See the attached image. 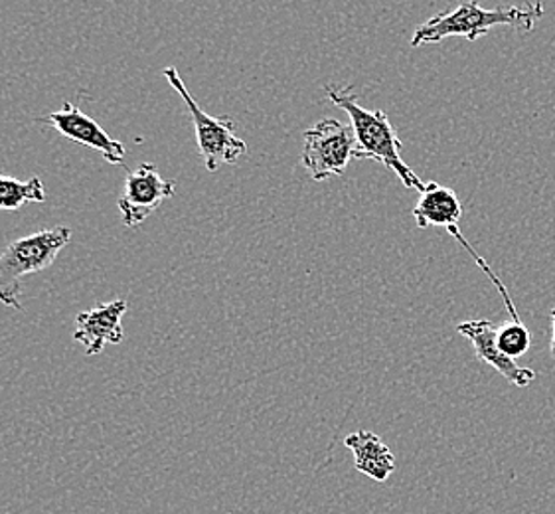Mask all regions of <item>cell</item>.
Masks as SVG:
<instances>
[{
	"label": "cell",
	"instance_id": "cell-1",
	"mask_svg": "<svg viewBox=\"0 0 555 514\" xmlns=\"http://www.w3.org/2000/svg\"><path fill=\"white\" fill-rule=\"evenodd\" d=\"M326 95L336 107L345 110L350 117V125L356 134V158H370L374 163H379L382 167L393 170L403 187L425 191L422 179L401 158L400 137L389 124L386 113L379 110H364L358 103V95L348 88L338 90L334 86H326Z\"/></svg>",
	"mask_w": 555,
	"mask_h": 514
},
{
	"label": "cell",
	"instance_id": "cell-2",
	"mask_svg": "<svg viewBox=\"0 0 555 514\" xmlns=\"http://www.w3.org/2000/svg\"><path fill=\"white\" fill-rule=\"evenodd\" d=\"M542 16L544 9L540 2L532 7L482 9L475 0H461L455 11L441 12L422 24L413 34L411 46L439 44L451 36H463L468 42H477L494 26H512L520 33H532L533 23Z\"/></svg>",
	"mask_w": 555,
	"mask_h": 514
},
{
	"label": "cell",
	"instance_id": "cell-3",
	"mask_svg": "<svg viewBox=\"0 0 555 514\" xmlns=\"http://www.w3.org/2000/svg\"><path fill=\"white\" fill-rule=\"evenodd\" d=\"M72 230L56 226L12 242L0 254V303L11 309H23L21 291L26 275L40 273L54 264L57 254L69 244Z\"/></svg>",
	"mask_w": 555,
	"mask_h": 514
},
{
	"label": "cell",
	"instance_id": "cell-4",
	"mask_svg": "<svg viewBox=\"0 0 555 514\" xmlns=\"http://www.w3.org/2000/svg\"><path fill=\"white\" fill-rule=\"evenodd\" d=\"M165 78L177 90L189 107L190 117L196 129V141L206 170L216 172L222 165H234L247 153L244 139L235 134V124L230 117H211L201 110V105L190 95L184 81L178 76L177 67H165Z\"/></svg>",
	"mask_w": 555,
	"mask_h": 514
},
{
	"label": "cell",
	"instance_id": "cell-5",
	"mask_svg": "<svg viewBox=\"0 0 555 514\" xmlns=\"http://www.w3.org/2000/svg\"><path fill=\"white\" fill-rule=\"evenodd\" d=\"M356 158V134L352 125L338 119H321L305 133L302 165L312 180L322 182L345 175L350 160Z\"/></svg>",
	"mask_w": 555,
	"mask_h": 514
},
{
	"label": "cell",
	"instance_id": "cell-6",
	"mask_svg": "<svg viewBox=\"0 0 555 514\" xmlns=\"http://www.w3.org/2000/svg\"><path fill=\"white\" fill-rule=\"evenodd\" d=\"M177 192L172 180H165L153 165H141L133 170L122 184L117 206L121 210L122 224L137 228L143 224L163 202Z\"/></svg>",
	"mask_w": 555,
	"mask_h": 514
},
{
	"label": "cell",
	"instance_id": "cell-7",
	"mask_svg": "<svg viewBox=\"0 0 555 514\" xmlns=\"http://www.w3.org/2000/svg\"><path fill=\"white\" fill-rule=\"evenodd\" d=\"M42 121L54 127L57 133L66 137L69 141H76L79 145L98 151L107 163L117 165V167L125 163L127 151L121 141H115L112 134L107 133L95 119H91L74 103H64V107L60 112L48 115Z\"/></svg>",
	"mask_w": 555,
	"mask_h": 514
},
{
	"label": "cell",
	"instance_id": "cell-8",
	"mask_svg": "<svg viewBox=\"0 0 555 514\" xmlns=\"http://www.w3.org/2000/svg\"><path fill=\"white\" fill-rule=\"evenodd\" d=\"M125 313H127L125 299L95 305L93 309L76 317L74 340L83 345L88 357L100 355L107 345H119L125 338L121 324Z\"/></svg>",
	"mask_w": 555,
	"mask_h": 514
},
{
	"label": "cell",
	"instance_id": "cell-9",
	"mask_svg": "<svg viewBox=\"0 0 555 514\" xmlns=\"http://www.w3.org/2000/svg\"><path fill=\"white\" fill-rule=\"evenodd\" d=\"M496 329L499 326L490 323L487 319L456 324V333L467 336L470 345L475 348L478 360L487 362L516 388H528L535 381V372L524 369L514 358H508L500 352L499 345H496Z\"/></svg>",
	"mask_w": 555,
	"mask_h": 514
},
{
	"label": "cell",
	"instance_id": "cell-10",
	"mask_svg": "<svg viewBox=\"0 0 555 514\" xmlns=\"http://www.w3.org/2000/svg\"><path fill=\"white\" fill-rule=\"evenodd\" d=\"M346 448L354 453L356 471L364 473L376 483L388 481L389 475L396 471V455L388 446L372 432H356L345 439Z\"/></svg>",
	"mask_w": 555,
	"mask_h": 514
},
{
	"label": "cell",
	"instance_id": "cell-11",
	"mask_svg": "<svg viewBox=\"0 0 555 514\" xmlns=\"http://www.w3.org/2000/svg\"><path fill=\"white\" fill-rule=\"evenodd\" d=\"M413 218L420 228L441 226L444 230H451L461 222L463 208L459 196L451 189H444L437 182H427L422 192V201L413 208Z\"/></svg>",
	"mask_w": 555,
	"mask_h": 514
},
{
	"label": "cell",
	"instance_id": "cell-12",
	"mask_svg": "<svg viewBox=\"0 0 555 514\" xmlns=\"http://www.w3.org/2000/svg\"><path fill=\"white\" fill-rule=\"evenodd\" d=\"M46 189L42 180L33 177L30 180H16L0 175V210H18L28 202H44Z\"/></svg>",
	"mask_w": 555,
	"mask_h": 514
},
{
	"label": "cell",
	"instance_id": "cell-13",
	"mask_svg": "<svg viewBox=\"0 0 555 514\" xmlns=\"http://www.w3.org/2000/svg\"><path fill=\"white\" fill-rule=\"evenodd\" d=\"M496 345L500 352L508 358H520L532 347V335L522 319H511L496 329Z\"/></svg>",
	"mask_w": 555,
	"mask_h": 514
},
{
	"label": "cell",
	"instance_id": "cell-14",
	"mask_svg": "<svg viewBox=\"0 0 555 514\" xmlns=\"http://www.w3.org/2000/svg\"><path fill=\"white\" fill-rule=\"evenodd\" d=\"M552 329H554V333H552V343H550V348H552V357L555 358V307L554 311H552Z\"/></svg>",
	"mask_w": 555,
	"mask_h": 514
}]
</instances>
